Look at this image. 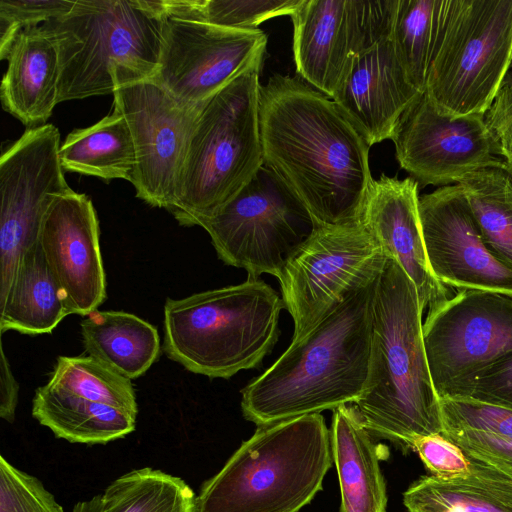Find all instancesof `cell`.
<instances>
[{"instance_id":"6da1fadb","label":"cell","mask_w":512,"mask_h":512,"mask_svg":"<svg viewBox=\"0 0 512 512\" xmlns=\"http://www.w3.org/2000/svg\"><path fill=\"white\" fill-rule=\"evenodd\" d=\"M264 165L302 202L316 226L358 222L373 180L369 148L336 103L300 77L261 85Z\"/></svg>"},{"instance_id":"44dd1931","label":"cell","mask_w":512,"mask_h":512,"mask_svg":"<svg viewBox=\"0 0 512 512\" xmlns=\"http://www.w3.org/2000/svg\"><path fill=\"white\" fill-rule=\"evenodd\" d=\"M3 109L27 128L47 124L58 102L60 60L54 36L41 24L21 30L6 57Z\"/></svg>"},{"instance_id":"d6a6232c","label":"cell","mask_w":512,"mask_h":512,"mask_svg":"<svg viewBox=\"0 0 512 512\" xmlns=\"http://www.w3.org/2000/svg\"><path fill=\"white\" fill-rule=\"evenodd\" d=\"M443 431H472L512 439V410L465 398H441Z\"/></svg>"},{"instance_id":"4fadbf2b","label":"cell","mask_w":512,"mask_h":512,"mask_svg":"<svg viewBox=\"0 0 512 512\" xmlns=\"http://www.w3.org/2000/svg\"><path fill=\"white\" fill-rule=\"evenodd\" d=\"M398 0H302L290 15L297 73L332 97L353 59L390 39Z\"/></svg>"},{"instance_id":"cb8c5ba5","label":"cell","mask_w":512,"mask_h":512,"mask_svg":"<svg viewBox=\"0 0 512 512\" xmlns=\"http://www.w3.org/2000/svg\"><path fill=\"white\" fill-rule=\"evenodd\" d=\"M69 313L39 242L22 256L10 287L0 298V331L51 333Z\"/></svg>"},{"instance_id":"484cf974","label":"cell","mask_w":512,"mask_h":512,"mask_svg":"<svg viewBox=\"0 0 512 512\" xmlns=\"http://www.w3.org/2000/svg\"><path fill=\"white\" fill-rule=\"evenodd\" d=\"M80 328L87 354L130 380L145 374L160 355L157 328L134 314L94 310Z\"/></svg>"},{"instance_id":"603a6c76","label":"cell","mask_w":512,"mask_h":512,"mask_svg":"<svg viewBox=\"0 0 512 512\" xmlns=\"http://www.w3.org/2000/svg\"><path fill=\"white\" fill-rule=\"evenodd\" d=\"M466 477L441 479L433 475L414 481L403 494L408 512H512V476L466 455Z\"/></svg>"},{"instance_id":"8fae6325","label":"cell","mask_w":512,"mask_h":512,"mask_svg":"<svg viewBox=\"0 0 512 512\" xmlns=\"http://www.w3.org/2000/svg\"><path fill=\"white\" fill-rule=\"evenodd\" d=\"M387 256L360 223L315 226L278 278L292 341L308 334L353 290L376 278Z\"/></svg>"},{"instance_id":"9a60e30c","label":"cell","mask_w":512,"mask_h":512,"mask_svg":"<svg viewBox=\"0 0 512 512\" xmlns=\"http://www.w3.org/2000/svg\"><path fill=\"white\" fill-rule=\"evenodd\" d=\"M114 107L125 117L134 143L130 183L136 196L169 211L175 203L189 140L204 104L176 100L152 80L115 90Z\"/></svg>"},{"instance_id":"2e32d148","label":"cell","mask_w":512,"mask_h":512,"mask_svg":"<svg viewBox=\"0 0 512 512\" xmlns=\"http://www.w3.org/2000/svg\"><path fill=\"white\" fill-rule=\"evenodd\" d=\"M392 141L399 165L422 186L453 185L478 170L506 169L485 115L448 117L425 92L405 111Z\"/></svg>"},{"instance_id":"7c38bea8","label":"cell","mask_w":512,"mask_h":512,"mask_svg":"<svg viewBox=\"0 0 512 512\" xmlns=\"http://www.w3.org/2000/svg\"><path fill=\"white\" fill-rule=\"evenodd\" d=\"M439 398L512 352V295L461 290L432 306L422 326Z\"/></svg>"},{"instance_id":"ab89813d","label":"cell","mask_w":512,"mask_h":512,"mask_svg":"<svg viewBox=\"0 0 512 512\" xmlns=\"http://www.w3.org/2000/svg\"><path fill=\"white\" fill-rule=\"evenodd\" d=\"M0 355V417L13 423L18 404L19 384L12 373L2 343Z\"/></svg>"},{"instance_id":"f35d334b","label":"cell","mask_w":512,"mask_h":512,"mask_svg":"<svg viewBox=\"0 0 512 512\" xmlns=\"http://www.w3.org/2000/svg\"><path fill=\"white\" fill-rule=\"evenodd\" d=\"M485 120L502 148L503 158L512 155V63Z\"/></svg>"},{"instance_id":"f546056e","label":"cell","mask_w":512,"mask_h":512,"mask_svg":"<svg viewBox=\"0 0 512 512\" xmlns=\"http://www.w3.org/2000/svg\"><path fill=\"white\" fill-rule=\"evenodd\" d=\"M49 383L137 417L138 405L131 380L90 355L59 356Z\"/></svg>"},{"instance_id":"4316f807","label":"cell","mask_w":512,"mask_h":512,"mask_svg":"<svg viewBox=\"0 0 512 512\" xmlns=\"http://www.w3.org/2000/svg\"><path fill=\"white\" fill-rule=\"evenodd\" d=\"M59 158L66 172L130 182L135 149L125 117L114 107L97 123L73 130L61 144Z\"/></svg>"},{"instance_id":"836d02e7","label":"cell","mask_w":512,"mask_h":512,"mask_svg":"<svg viewBox=\"0 0 512 512\" xmlns=\"http://www.w3.org/2000/svg\"><path fill=\"white\" fill-rule=\"evenodd\" d=\"M0 512H64L36 477L23 472L0 455Z\"/></svg>"},{"instance_id":"8d00e7d4","label":"cell","mask_w":512,"mask_h":512,"mask_svg":"<svg viewBox=\"0 0 512 512\" xmlns=\"http://www.w3.org/2000/svg\"><path fill=\"white\" fill-rule=\"evenodd\" d=\"M410 448L435 477L452 479L471 472L470 461L461 448L442 434L415 436L410 440Z\"/></svg>"},{"instance_id":"d6986e66","label":"cell","mask_w":512,"mask_h":512,"mask_svg":"<svg viewBox=\"0 0 512 512\" xmlns=\"http://www.w3.org/2000/svg\"><path fill=\"white\" fill-rule=\"evenodd\" d=\"M418 186L412 177L400 180L382 174L373 179L359 221L414 283L424 311L451 295L428 263L419 218Z\"/></svg>"},{"instance_id":"7a4b0ae2","label":"cell","mask_w":512,"mask_h":512,"mask_svg":"<svg viewBox=\"0 0 512 512\" xmlns=\"http://www.w3.org/2000/svg\"><path fill=\"white\" fill-rule=\"evenodd\" d=\"M379 275L348 294L308 334L291 341L270 368L241 390L247 420L262 426L361 398L369 376Z\"/></svg>"},{"instance_id":"d590c367","label":"cell","mask_w":512,"mask_h":512,"mask_svg":"<svg viewBox=\"0 0 512 512\" xmlns=\"http://www.w3.org/2000/svg\"><path fill=\"white\" fill-rule=\"evenodd\" d=\"M448 398L471 399L512 410V352L478 372Z\"/></svg>"},{"instance_id":"5b68a950","label":"cell","mask_w":512,"mask_h":512,"mask_svg":"<svg viewBox=\"0 0 512 512\" xmlns=\"http://www.w3.org/2000/svg\"><path fill=\"white\" fill-rule=\"evenodd\" d=\"M163 20V0H75L66 15L43 23L59 50L58 102L152 80Z\"/></svg>"},{"instance_id":"30bf717a","label":"cell","mask_w":512,"mask_h":512,"mask_svg":"<svg viewBox=\"0 0 512 512\" xmlns=\"http://www.w3.org/2000/svg\"><path fill=\"white\" fill-rule=\"evenodd\" d=\"M164 20L158 70L152 81L176 100L204 104L238 76L261 71L266 34L205 22L199 0H163Z\"/></svg>"},{"instance_id":"4dcf8cb0","label":"cell","mask_w":512,"mask_h":512,"mask_svg":"<svg viewBox=\"0 0 512 512\" xmlns=\"http://www.w3.org/2000/svg\"><path fill=\"white\" fill-rule=\"evenodd\" d=\"M440 0H398L391 41L409 80L424 92Z\"/></svg>"},{"instance_id":"e0dca14e","label":"cell","mask_w":512,"mask_h":512,"mask_svg":"<svg viewBox=\"0 0 512 512\" xmlns=\"http://www.w3.org/2000/svg\"><path fill=\"white\" fill-rule=\"evenodd\" d=\"M418 208L428 263L440 283L512 295V269L486 247L458 184L419 196Z\"/></svg>"},{"instance_id":"5bb4252c","label":"cell","mask_w":512,"mask_h":512,"mask_svg":"<svg viewBox=\"0 0 512 512\" xmlns=\"http://www.w3.org/2000/svg\"><path fill=\"white\" fill-rule=\"evenodd\" d=\"M60 133L47 123L27 128L0 158V298L25 252L38 242L42 218L69 187L59 158Z\"/></svg>"},{"instance_id":"f1b7e54d","label":"cell","mask_w":512,"mask_h":512,"mask_svg":"<svg viewBox=\"0 0 512 512\" xmlns=\"http://www.w3.org/2000/svg\"><path fill=\"white\" fill-rule=\"evenodd\" d=\"M196 497L181 478L147 467L114 480L99 512H197Z\"/></svg>"},{"instance_id":"74e56055","label":"cell","mask_w":512,"mask_h":512,"mask_svg":"<svg viewBox=\"0 0 512 512\" xmlns=\"http://www.w3.org/2000/svg\"><path fill=\"white\" fill-rule=\"evenodd\" d=\"M442 435L474 457L512 476V439L472 431L444 430Z\"/></svg>"},{"instance_id":"e575fe53","label":"cell","mask_w":512,"mask_h":512,"mask_svg":"<svg viewBox=\"0 0 512 512\" xmlns=\"http://www.w3.org/2000/svg\"><path fill=\"white\" fill-rule=\"evenodd\" d=\"M75 0H1L0 58L5 60L18 33L28 27L61 18Z\"/></svg>"},{"instance_id":"ffe728a7","label":"cell","mask_w":512,"mask_h":512,"mask_svg":"<svg viewBox=\"0 0 512 512\" xmlns=\"http://www.w3.org/2000/svg\"><path fill=\"white\" fill-rule=\"evenodd\" d=\"M422 93L409 82L390 38L353 59L331 99L371 147L392 140Z\"/></svg>"},{"instance_id":"7402d4cb","label":"cell","mask_w":512,"mask_h":512,"mask_svg":"<svg viewBox=\"0 0 512 512\" xmlns=\"http://www.w3.org/2000/svg\"><path fill=\"white\" fill-rule=\"evenodd\" d=\"M333 412L330 439L341 494L339 512H386L380 461L388 457L387 447L374 442L350 404Z\"/></svg>"},{"instance_id":"60d3db41","label":"cell","mask_w":512,"mask_h":512,"mask_svg":"<svg viewBox=\"0 0 512 512\" xmlns=\"http://www.w3.org/2000/svg\"><path fill=\"white\" fill-rule=\"evenodd\" d=\"M506 164V171L512 176V155H507L504 157Z\"/></svg>"},{"instance_id":"9c48e42d","label":"cell","mask_w":512,"mask_h":512,"mask_svg":"<svg viewBox=\"0 0 512 512\" xmlns=\"http://www.w3.org/2000/svg\"><path fill=\"white\" fill-rule=\"evenodd\" d=\"M199 226L225 264L279 278L312 234L315 223L302 202L263 165L251 181Z\"/></svg>"},{"instance_id":"52a82bcc","label":"cell","mask_w":512,"mask_h":512,"mask_svg":"<svg viewBox=\"0 0 512 512\" xmlns=\"http://www.w3.org/2000/svg\"><path fill=\"white\" fill-rule=\"evenodd\" d=\"M260 71L244 73L207 100L194 125L169 212L199 226L264 165L259 129Z\"/></svg>"},{"instance_id":"d4e9b609","label":"cell","mask_w":512,"mask_h":512,"mask_svg":"<svg viewBox=\"0 0 512 512\" xmlns=\"http://www.w3.org/2000/svg\"><path fill=\"white\" fill-rule=\"evenodd\" d=\"M32 416L70 443L106 444L135 430L136 417L76 396L49 382L36 389Z\"/></svg>"},{"instance_id":"ba28073f","label":"cell","mask_w":512,"mask_h":512,"mask_svg":"<svg viewBox=\"0 0 512 512\" xmlns=\"http://www.w3.org/2000/svg\"><path fill=\"white\" fill-rule=\"evenodd\" d=\"M512 63V0H440L424 92L451 118L483 114Z\"/></svg>"},{"instance_id":"83f0119b","label":"cell","mask_w":512,"mask_h":512,"mask_svg":"<svg viewBox=\"0 0 512 512\" xmlns=\"http://www.w3.org/2000/svg\"><path fill=\"white\" fill-rule=\"evenodd\" d=\"M457 184L486 247L512 269V176L506 169L486 168L466 175Z\"/></svg>"},{"instance_id":"1f68e13d","label":"cell","mask_w":512,"mask_h":512,"mask_svg":"<svg viewBox=\"0 0 512 512\" xmlns=\"http://www.w3.org/2000/svg\"><path fill=\"white\" fill-rule=\"evenodd\" d=\"M302 0H199L202 19L228 29H257L262 22L291 15Z\"/></svg>"},{"instance_id":"277c9868","label":"cell","mask_w":512,"mask_h":512,"mask_svg":"<svg viewBox=\"0 0 512 512\" xmlns=\"http://www.w3.org/2000/svg\"><path fill=\"white\" fill-rule=\"evenodd\" d=\"M257 427L203 483L197 512H298L322 490L333 456L320 413Z\"/></svg>"},{"instance_id":"8992f818","label":"cell","mask_w":512,"mask_h":512,"mask_svg":"<svg viewBox=\"0 0 512 512\" xmlns=\"http://www.w3.org/2000/svg\"><path fill=\"white\" fill-rule=\"evenodd\" d=\"M284 307L259 277L241 284L167 298L163 350L188 371L228 379L258 367L279 338Z\"/></svg>"},{"instance_id":"b9f144b4","label":"cell","mask_w":512,"mask_h":512,"mask_svg":"<svg viewBox=\"0 0 512 512\" xmlns=\"http://www.w3.org/2000/svg\"><path fill=\"white\" fill-rule=\"evenodd\" d=\"M77 512H87V511H77Z\"/></svg>"},{"instance_id":"ac0fdd59","label":"cell","mask_w":512,"mask_h":512,"mask_svg":"<svg viewBox=\"0 0 512 512\" xmlns=\"http://www.w3.org/2000/svg\"><path fill=\"white\" fill-rule=\"evenodd\" d=\"M99 236L92 200L72 189L57 195L42 218L38 242L69 315L87 316L106 299Z\"/></svg>"},{"instance_id":"3957f363","label":"cell","mask_w":512,"mask_h":512,"mask_svg":"<svg viewBox=\"0 0 512 512\" xmlns=\"http://www.w3.org/2000/svg\"><path fill=\"white\" fill-rule=\"evenodd\" d=\"M423 310L416 287L387 257L373 300V338L367 387L350 404L374 437L404 453L415 436L442 434L437 395L423 340Z\"/></svg>"}]
</instances>
